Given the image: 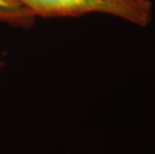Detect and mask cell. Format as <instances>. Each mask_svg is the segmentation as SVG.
<instances>
[{"label": "cell", "instance_id": "obj_2", "mask_svg": "<svg viewBox=\"0 0 155 154\" xmlns=\"http://www.w3.org/2000/svg\"><path fill=\"white\" fill-rule=\"evenodd\" d=\"M35 16L17 0H0V22L15 26L29 27Z\"/></svg>", "mask_w": 155, "mask_h": 154}, {"label": "cell", "instance_id": "obj_1", "mask_svg": "<svg viewBox=\"0 0 155 154\" xmlns=\"http://www.w3.org/2000/svg\"><path fill=\"white\" fill-rule=\"evenodd\" d=\"M35 17H76L105 13L145 27L152 18L150 0H17Z\"/></svg>", "mask_w": 155, "mask_h": 154}]
</instances>
